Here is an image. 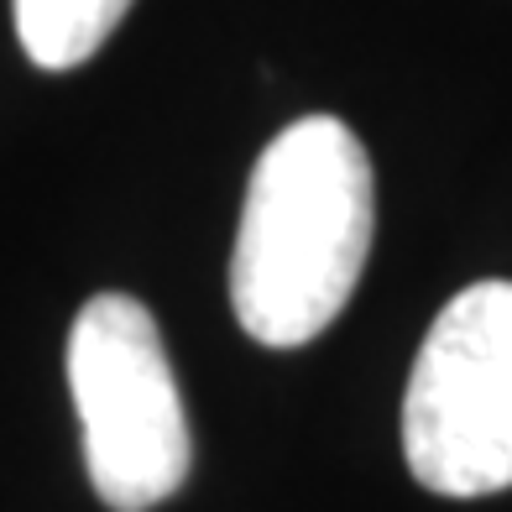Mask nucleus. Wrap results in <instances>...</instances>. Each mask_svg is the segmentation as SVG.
Segmentation results:
<instances>
[{"label":"nucleus","mask_w":512,"mask_h":512,"mask_svg":"<svg viewBox=\"0 0 512 512\" xmlns=\"http://www.w3.org/2000/svg\"><path fill=\"white\" fill-rule=\"evenodd\" d=\"M377 230V183L361 136L304 115L256 157L230 251V309L251 340L293 351L351 304Z\"/></svg>","instance_id":"1"},{"label":"nucleus","mask_w":512,"mask_h":512,"mask_svg":"<svg viewBox=\"0 0 512 512\" xmlns=\"http://www.w3.org/2000/svg\"><path fill=\"white\" fill-rule=\"evenodd\" d=\"M68 387L89 486L110 512H147L189 481L194 434L147 304L131 293L89 298L68 330Z\"/></svg>","instance_id":"2"},{"label":"nucleus","mask_w":512,"mask_h":512,"mask_svg":"<svg viewBox=\"0 0 512 512\" xmlns=\"http://www.w3.org/2000/svg\"><path fill=\"white\" fill-rule=\"evenodd\" d=\"M403 455L434 497L512 486V283H471L429 324L403 392Z\"/></svg>","instance_id":"3"},{"label":"nucleus","mask_w":512,"mask_h":512,"mask_svg":"<svg viewBox=\"0 0 512 512\" xmlns=\"http://www.w3.org/2000/svg\"><path fill=\"white\" fill-rule=\"evenodd\" d=\"M126 11L131 0H16V37L37 68L68 74L105 48Z\"/></svg>","instance_id":"4"}]
</instances>
